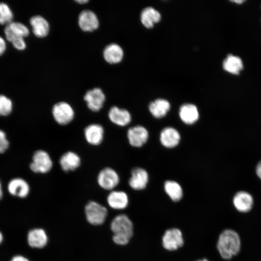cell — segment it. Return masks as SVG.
I'll list each match as a JSON object with an SVG mask.
<instances>
[{"instance_id":"30bf717a","label":"cell","mask_w":261,"mask_h":261,"mask_svg":"<svg viewBox=\"0 0 261 261\" xmlns=\"http://www.w3.org/2000/svg\"><path fill=\"white\" fill-rule=\"evenodd\" d=\"M4 31L6 39L11 43L16 39L24 38L29 33L26 26L17 22H12L6 25Z\"/></svg>"},{"instance_id":"9a60e30c","label":"cell","mask_w":261,"mask_h":261,"mask_svg":"<svg viewBox=\"0 0 261 261\" xmlns=\"http://www.w3.org/2000/svg\"><path fill=\"white\" fill-rule=\"evenodd\" d=\"M109 120L119 126H125L131 121V116L128 111L117 106L112 107L108 114Z\"/></svg>"},{"instance_id":"52a82bcc","label":"cell","mask_w":261,"mask_h":261,"mask_svg":"<svg viewBox=\"0 0 261 261\" xmlns=\"http://www.w3.org/2000/svg\"><path fill=\"white\" fill-rule=\"evenodd\" d=\"M164 248L168 250H175L181 247L184 244V240L181 232L177 228L167 230L162 238Z\"/></svg>"},{"instance_id":"7c38bea8","label":"cell","mask_w":261,"mask_h":261,"mask_svg":"<svg viewBox=\"0 0 261 261\" xmlns=\"http://www.w3.org/2000/svg\"><path fill=\"white\" fill-rule=\"evenodd\" d=\"M78 23L79 27L85 31H92L96 29L99 25L96 14L89 10H84L80 13Z\"/></svg>"},{"instance_id":"d590c367","label":"cell","mask_w":261,"mask_h":261,"mask_svg":"<svg viewBox=\"0 0 261 261\" xmlns=\"http://www.w3.org/2000/svg\"><path fill=\"white\" fill-rule=\"evenodd\" d=\"M2 194H3V193H2V187H1V185L0 182V200L2 197Z\"/></svg>"},{"instance_id":"5b68a950","label":"cell","mask_w":261,"mask_h":261,"mask_svg":"<svg viewBox=\"0 0 261 261\" xmlns=\"http://www.w3.org/2000/svg\"><path fill=\"white\" fill-rule=\"evenodd\" d=\"M111 229L114 234L130 238L133 235V224L125 215L116 216L111 223Z\"/></svg>"},{"instance_id":"6da1fadb","label":"cell","mask_w":261,"mask_h":261,"mask_svg":"<svg viewBox=\"0 0 261 261\" xmlns=\"http://www.w3.org/2000/svg\"><path fill=\"white\" fill-rule=\"evenodd\" d=\"M217 248L222 259L231 260L241 250V240L238 233L231 229L223 231L218 237Z\"/></svg>"},{"instance_id":"d6986e66","label":"cell","mask_w":261,"mask_h":261,"mask_svg":"<svg viewBox=\"0 0 261 261\" xmlns=\"http://www.w3.org/2000/svg\"><path fill=\"white\" fill-rule=\"evenodd\" d=\"M180 135L179 132L172 127H166L162 130L160 134L161 144L167 148H173L179 143Z\"/></svg>"},{"instance_id":"83f0119b","label":"cell","mask_w":261,"mask_h":261,"mask_svg":"<svg viewBox=\"0 0 261 261\" xmlns=\"http://www.w3.org/2000/svg\"><path fill=\"white\" fill-rule=\"evenodd\" d=\"M13 14L8 5L0 2V24H8L12 22Z\"/></svg>"},{"instance_id":"e0dca14e","label":"cell","mask_w":261,"mask_h":261,"mask_svg":"<svg viewBox=\"0 0 261 261\" xmlns=\"http://www.w3.org/2000/svg\"><path fill=\"white\" fill-rule=\"evenodd\" d=\"M27 241L31 247H44L48 242L47 235L44 230L36 228L30 230L27 235Z\"/></svg>"},{"instance_id":"4fadbf2b","label":"cell","mask_w":261,"mask_h":261,"mask_svg":"<svg viewBox=\"0 0 261 261\" xmlns=\"http://www.w3.org/2000/svg\"><path fill=\"white\" fill-rule=\"evenodd\" d=\"M127 137L131 145L134 147H141L147 141L148 132L145 127L136 126L128 130Z\"/></svg>"},{"instance_id":"cb8c5ba5","label":"cell","mask_w":261,"mask_h":261,"mask_svg":"<svg viewBox=\"0 0 261 261\" xmlns=\"http://www.w3.org/2000/svg\"><path fill=\"white\" fill-rule=\"evenodd\" d=\"M170 109L169 102L163 99H158L152 102L149 105V110L156 118H160L166 116Z\"/></svg>"},{"instance_id":"9c48e42d","label":"cell","mask_w":261,"mask_h":261,"mask_svg":"<svg viewBox=\"0 0 261 261\" xmlns=\"http://www.w3.org/2000/svg\"><path fill=\"white\" fill-rule=\"evenodd\" d=\"M232 203L235 209L238 212L247 213L252 210L254 200L252 195L248 192L240 191L233 196Z\"/></svg>"},{"instance_id":"836d02e7","label":"cell","mask_w":261,"mask_h":261,"mask_svg":"<svg viewBox=\"0 0 261 261\" xmlns=\"http://www.w3.org/2000/svg\"><path fill=\"white\" fill-rule=\"evenodd\" d=\"M76 2H78V3H80V4H84V3H87L88 2V0H76Z\"/></svg>"},{"instance_id":"277c9868","label":"cell","mask_w":261,"mask_h":261,"mask_svg":"<svg viewBox=\"0 0 261 261\" xmlns=\"http://www.w3.org/2000/svg\"><path fill=\"white\" fill-rule=\"evenodd\" d=\"M52 113L56 122L60 125H66L71 123L75 115L72 106L65 102L55 104L53 106Z\"/></svg>"},{"instance_id":"2e32d148","label":"cell","mask_w":261,"mask_h":261,"mask_svg":"<svg viewBox=\"0 0 261 261\" xmlns=\"http://www.w3.org/2000/svg\"><path fill=\"white\" fill-rule=\"evenodd\" d=\"M79 156L72 151H68L62 154L59 160L62 170L65 172L75 170L81 164Z\"/></svg>"},{"instance_id":"5bb4252c","label":"cell","mask_w":261,"mask_h":261,"mask_svg":"<svg viewBox=\"0 0 261 261\" xmlns=\"http://www.w3.org/2000/svg\"><path fill=\"white\" fill-rule=\"evenodd\" d=\"M131 174L129 181L130 187L135 190L145 188L148 181L147 172L141 168H135L132 170Z\"/></svg>"},{"instance_id":"ba28073f","label":"cell","mask_w":261,"mask_h":261,"mask_svg":"<svg viewBox=\"0 0 261 261\" xmlns=\"http://www.w3.org/2000/svg\"><path fill=\"white\" fill-rule=\"evenodd\" d=\"M87 106L92 111H99L103 107L105 96L102 90L98 87L87 91L84 97Z\"/></svg>"},{"instance_id":"7402d4cb","label":"cell","mask_w":261,"mask_h":261,"mask_svg":"<svg viewBox=\"0 0 261 261\" xmlns=\"http://www.w3.org/2000/svg\"><path fill=\"white\" fill-rule=\"evenodd\" d=\"M103 55L104 58L108 63L116 64L122 60L124 53L122 48L118 44L112 43L105 47Z\"/></svg>"},{"instance_id":"7a4b0ae2","label":"cell","mask_w":261,"mask_h":261,"mask_svg":"<svg viewBox=\"0 0 261 261\" xmlns=\"http://www.w3.org/2000/svg\"><path fill=\"white\" fill-rule=\"evenodd\" d=\"M87 221L93 225H101L105 221L107 215L106 208L95 202H88L85 207Z\"/></svg>"},{"instance_id":"603a6c76","label":"cell","mask_w":261,"mask_h":261,"mask_svg":"<svg viewBox=\"0 0 261 261\" xmlns=\"http://www.w3.org/2000/svg\"><path fill=\"white\" fill-rule=\"evenodd\" d=\"M179 116L181 120L187 124H192L199 117L197 107L190 103L183 104L179 109Z\"/></svg>"},{"instance_id":"4316f807","label":"cell","mask_w":261,"mask_h":261,"mask_svg":"<svg viewBox=\"0 0 261 261\" xmlns=\"http://www.w3.org/2000/svg\"><path fill=\"white\" fill-rule=\"evenodd\" d=\"M164 189L167 195L174 202H178L182 198V188L175 181H166L164 184Z\"/></svg>"},{"instance_id":"8d00e7d4","label":"cell","mask_w":261,"mask_h":261,"mask_svg":"<svg viewBox=\"0 0 261 261\" xmlns=\"http://www.w3.org/2000/svg\"><path fill=\"white\" fill-rule=\"evenodd\" d=\"M3 240V235L2 233L0 232V244L1 243Z\"/></svg>"},{"instance_id":"8992f818","label":"cell","mask_w":261,"mask_h":261,"mask_svg":"<svg viewBox=\"0 0 261 261\" xmlns=\"http://www.w3.org/2000/svg\"><path fill=\"white\" fill-rule=\"evenodd\" d=\"M97 182L105 190H111L119 183V177L116 171L110 167H105L99 173Z\"/></svg>"},{"instance_id":"4dcf8cb0","label":"cell","mask_w":261,"mask_h":261,"mask_svg":"<svg viewBox=\"0 0 261 261\" xmlns=\"http://www.w3.org/2000/svg\"><path fill=\"white\" fill-rule=\"evenodd\" d=\"M6 49V43L4 40L0 36V56L2 55Z\"/></svg>"},{"instance_id":"d6a6232c","label":"cell","mask_w":261,"mask_h":261,"mask_svg":"<svg viewBox=\"0 0 261 261\" xmlns=\"http://www.w3.org/2000/svg\"><path fill=\"white\" fill-rule=\"evenodd\" d=\"M256 174L258 177L261 179V160L258 163L256 167Z\"/></svg>"},{"instance_id":"d4e9b609","label":"cell","mask_w":261,"mask_h":261,"mask_svg":"<svg viewBox=\"0 0 261 261\" xmlns=\"http://www.w3.org/2000/svg\"><path fill=\"white\" fill-rule=\"evenodd\" d=\"M161 15L159 11L151 7L145 8L141 14V20L147 28H151L155 23L159 22Z\"/></svg>"},{"instance_id":"8fae6325","label":"cell","mask_w":261,"mask_h":261,"mask_svg":"<svg viewBox=\"0 0 261 261\" xmlns=\"http://www.w3.org/2000/svg\"><path fill=\"white\" fill-rule=\"evenodd\" d=\"M84 133L85 139L89 144L98 145L103 140L104 130L101 124L93 123L85 128Z\"/></svg>"},{"instance_id":"f1b7e54d","label":"cell","mask_w":261,"mask_h":261,"mask_svg":"<svg viewBox=\"0 0 261 261\" xmlns=\"http://www.w3.org/2000/svg\"><path fill=\"white\" fill-rule=\"evenodd\" d=\"M13 109L12 102L6 96L0 95V116L9 115Z\"/></svg>"},{"instance_id":"ffe728a7","label":"cell","mask_w":261,"mask_h":261,"mask_svg":"<svg viewBox=\"0 0 261 261\" xmlns=\"http://www.w3.org/2000/svg\"><path fill=\"white\" fill-rule=\"evenodd\" d=\"M107 202L110 207L115 209L125 208L129 202L127 194L122 191H112L107 197Z\"/></svg>"},{"instance_id":"f546056e","label":"cell","mask_w":261,"mask_h":261,"mask_svg":"<svg viewBox=\"0 0 261 261\" xmlns=\"http://www.w3.org/2000/svg\"><path fill=\"white\" fill-rule=\"evenodd\" d=\"M9 143L6 138L5 133L0 130V153L4 152L8 148Z\"/></svg>"},{"instance_id":"44dd1931","label":"cell","mask_w":261,"mask_h":261,"mask_svg":"<svg viewBox=\"0 0 261 261\" xmlns=\"http://www.w3.org/2000/svg\"><path fill=\"white\" fill-rule=\"evenodd\" d=\"M34 34L37 37L43 38L47 35L49 25L47 21L41 15H34L29 20Z\"/></svg>"},{"instance_id":"1f68e13d","label":"cell","mask_w":261,"mask_h":261,"mask_svg":"<svg viewBox=\"0 0 261 261\" xmlns=\"http://www.w3.org/2000/svg\"><path fill=\"white\" fill-rule=\"evenodd\" d=\"M10 261H29V260L23 256L16 255L14 256Z\"/></svg>"},{"instance_id":"ac0fdd59","label":"cell","mask_w":261,"mask_h":261,"mask_svg":"<svg viewBox=\"0 0 261 261\" xmlns=\"http://www.w3.org/2000/svg\"><path fill=\"white\" fill-rule=\"evenodd\" d=\"M8 190L13 196L25 198L29 194V186L23 179L15 178L11 180L8 183Z\"/></svg>"},{"instance_id":"e575fe53","label":"cell","mask_w":261,"mask_h":261,"mask_svg":"<svg viewBox=\"0 0 261 261\" xmlns=\"http://www.w3.org/2000/svg\"><path fill=\"white\" fill-rule=\"evenodd\" d=\"M233 2H235V3H238V4H241L243 2H244L245 1V0H232V1Z\"/></svg>"},{"instance_id":"3957f363","label":"cell","mask_w":261,"mask_h":261,"mask_svg":"<svg viewBox=\"0 0 261 261\" xmlns=\"http://www.w3.org/2000/svg\"><path fill=\"white\" fill-rule=\"evenodd\" d=\"M53 167V161L49 155L43 150H36L33 155L32 161L29 165L30 170L35 173L46 174Z\"/></svg>"},{"instance_id":"484cf974","label":"cell","mask_w":261,"mask_h":261,"mask_svg":"<svg viewBox=\"0 0 261 261\" xmlns=\"http://www.w3.org/2000/svg\"><path fill=\"white\" fill-rule=\"evenodd\" d=\"M223 68L230 73L238 74L243 68V64L239 57L230 54L223 61Z\"/></svg>"},{"instance_id":"74e56055","label":"cell","mask_w":261,"mask_h":261,"mask_svg":"<svg viewBox=\"0 0 261 261\" xmlns=\"http://www.w3.org/2000/svg\"><path fill=\"white\" fill-rule=\"evenodd\" d=\"M196 261H209L206 259H203L198 260Z\"/></svg>"}]
</instances>
